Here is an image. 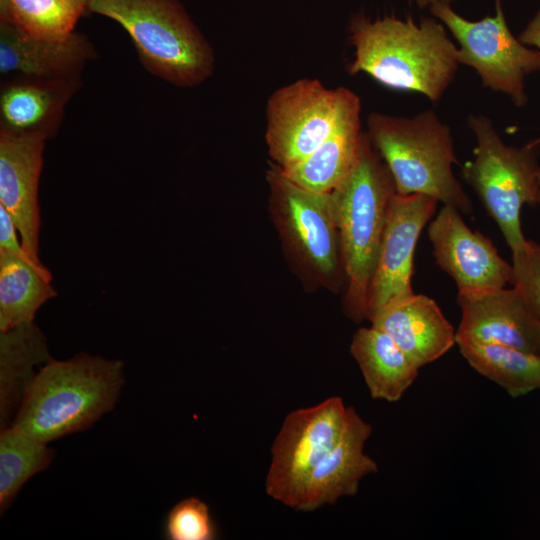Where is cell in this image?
Returning a JSON list of instances; mask_svg holds the SVG:
<instances>
[{
    "label": "cell",
    "instance_id": "cell-10",
    "mask_svg": "<svg viewBox=\"0 0 540 540\" xmlns=\"http://www.w3.org/2000/svg\"><path fill=\"white\" fill-rule=\"evenodd\" d=\"M349 407L338 396L291 411L271 447L266 493L293 508L312 469L336 445L348 419Z\"/></svg>",
    "mask_w": 540,
    "mask_h": 540
},
{
    "label": "cell",
    "instance_id": "cell-30",
    "mask_svg": "<svg viewBox=\"0 0 540 540\" xmlns=\"http://www.w3.org/2000/svg\"><path fill=\"white\" fill-rule=\"evenodd\" d=\"M538 184H539V202H538V204H540V168H539V172H538Z\"/></svg>",
    "mask_w": 540,
    "mask_h": 540
},
{
    "label": "cell",
    "instance_id": "cell-31",
    "mask_svg": "<svg viewBox=\"0 0 540 540\" xmlns=\"http://www.w3.org/2000/svg\"><path fill=\"white\" fill-rule=\"evenodd\" d=\"M83 1H84V2L86 3V5H87V3H88V0H83Z\"/></svg>",
    "mask_w": 540,
    "mask_h": 540
},
{
    "label": "cell",
    "instance_id": "cell-13",
    "mask_svg": "<svg viewBox=\"0 0 540 540\" xmlns=\"http://www.w3.org/2000/svg\"><path fill=\"white\" fill-rule=\"evenodd\" d=\"M47 138L0 130V205L14 221L22 246L37 264L40 210L38 186Z\"/></svg>",
    "mask_w": 540,
    "mask_h": 540
},
{
    "label": "cell",
    "instance_id": "cell-28",
    "mask_svg": "<svg viewBox=\"0 0 540 540\" xmlns=\"http://www.w3.org/2000/svg\"><path fill=\"white\" fill-rule=\"evenodd\" d=\"M518 39L523 44L535 46L540 51V10L529 21Z\"/></svg>",
    "mask_w": 540,
    "mask_h": 540
},
{
    "label": "cell",
    "instance_id": "cell-26",
    "mask_svg": "<svg viewBox=\"0 0 540 540\" xmlns=\"http://www.w3.org/2000/svg\"><path fill=\"white\" fill-rule=\"evenodd\" d=\"M164 535L169 540H213L216 526L208 505L192 496L176 503L168 512Z\"/></svg>",
    "mask_w": 540,
    "mask_h": 540
},
{
    "label": "cell",
    "instance_id": "cell-21",
    "mask_svg": "<svg viewBox=\"0 0 540 540\" xmlns=\"http://www.w3.org/2000/svg\"><path fill=\"white\" fill-rule=\"evenodd\" d=\"M44 334L33 322L0 331V424H11L35 368L50 360Z\"/></svg>",
    "mask_w": 540,
    "mask_h": 540
},
{
    "label": "cell",
    "instance_id": "cell-4",
    "mask_svg": "<svg viewBox=\"0 0 540 540\" xmlns=\"http://www.w3.org/2000/svg\"><path fill=\"white\" fill-rule=\"evenodd\" d=\"M367 128L398 194L427 195L462 214L472 213V202L452 170L458 160L451 129L433 110L412 117L372 112Z\"/></svg>",
    "mask_w": 540,
    "mask_h": 540
},
{
    "label": "cell",
    "instance_id": "cell-3",
    "mask_svg": "<svg viewBox=\"0 0 540 540\" xmlns=\"http://www.w3.org/2000/svg\"><path fill=\"white\" fill-rule=\"evenodd\" d=\"M347 281L345 314L355 322L367 315V294L386 224L397 193L393 176L367 133L348 177L332 192Z\"/></svg>",
    "mask_w": 540,
    "mask_h": 540
},
{
    "label": "cell",
    "instance_id": "cell-12",
    "mask_svg": "<svg viewBox=\"0 0 540 540\" xmlns=\"http://www.w3.org/2000/svg\"><path fill=\"white\" fill-rule=\"evenodd\" d=\"M437 203L423 194L396 193L391 199L368 289L366 319L375 311L414 294L411 277L416 244Z\"/></svg>",
    "mask_w": 540,
    "mask_h": 540
},
{
    "label": "cell",
    "instance_id": "cell-6",
    "mask_svg": "<svg viewBox=\"0 0 540 540\" xmlns=\"http://www.w3.org/2000/svg\"><path fill=\"white\" fill-rule=\"evenodd\" d=\"M269 210L292 269L308 290L337 292L345 278L331 192L305 189L271 162Z\"/></svg>",
    "mask_w": 540,
    "mask_h": 540
},
{
    "label": "cell",
    "instance_id": "cell-16",
    "mask_svg": "<svg viewBox=\"0 0 540 540\" xmlns=\"http://www.w3.org/2000/svg\"><path fill=\"white\" fill-rule=\"evenodd\" d=\"M97 53L89 38L73 32L64 39L31 36L0 20V73L48 79H77Z\"/></svg>",
    "mask_w": 540,
    "mask_h": 540
},
{
    "label": "cell",
    "instance_id": "cell-18",
    "mask_svg": "<svg viewBox=\"0 0 540 540\" xmlns=\"http://www.w3.org/2000/svg\"><path fill=\"white\" fill-rule=\"evenodd\" d=\"M371 325L389 335L421 368L456 344V331L437 303L424 294L393 302L372 313Z\"/></svg>",
    "mask_w": 540,
    "mask_h": 540
},
{
    "label": "cell",
    "instance_id": "cell-2",
    "mask_svg": "<svg viewBox=\"0 0 540 540\" xmlns=\"http://www.w3.org/2000/svg\"><path fill=\"white\" fill-rule=\"evenodd\" d=\"M124 382L120 360L84 352L51 358L38 369L10 425L45 443L84 431L115 407Z\"/></svg>",
    "mask_w": 540,
    "mask_h": 540
},
{
    "label": "cell",
    "instance_id": "cell-24",
    "mask_svg": "<svg viewBox=\"0 0 540 540\" xmlns=\"http://www.w3.org/2000/svg\"><path fill=\"white\" fill-rule=\"evenodd\" d=\"M12 425L0 432V512L13 503L23 485L35 474L45 470L55 452Z\"/></svg>",
    "mask_w": 540,
    "mask_h": 540
},
{
    "label": "cell",
    "instance_id": "cell-14",
    "mask_svg": "<svg viewBox=\"0 0 540 540\" xmlns=\"http://www.w3.org/2000/svg\"><path fill=\"white\" fill-rule=\"evenodd\" d=\"M371 433V425L350 406L340 439L308 474L292 509L312 512L342 497L355 496L362 478L378 471L376 461L364 453Z\"/></svg>",
    "mask_w": 540,
    "mask_h": 540
},
{
    "label": "cell",
    "instance_id": "cell-1",
    "mask_svg": "<svg viewBox=\"0 0 540 540\" xmlns=\"http://www.w3.org/2000/svg\"><path fill=\"white\" fill-rule=\"evenodd\" d=\"M348 33L354 48L347 66L350 75L364 73L386 88L419 93L432 102L441 100L455 78L457 46L435 17L416 22L411 17L356 14Z\"/></svg>",
    "mask_w": 540,
    "mask_h": 540
},
{
    "label": "cell",
    "instance_id": "cell-29",
    "mask_svg": "<svg viewBox=\"0 0 540 540\" xmlns=\"http://www.w3.org/2000/svg\"><path fill=\"white\" fill-rule=\"evenodd\" d=\"M410 1L415 3L420 8H424V7H430L436 2H444V3L451 4L453 0H410Z\"/></svg>",
    "mask_w": 540,
    "mask_h": 540
},
{
    "label": "cell",
    "instance_id": "cell-5",
    "mask_svg": "<svg viewBox=\"0 0 540 540\" xmlns=\"http://www.w3.org/2000/svg\"><path fill=\"white\" fill-rule=\"evenodd\" d=\"M87 11L121 25L153 75L178 87L212 76L213 48L179 0H88Z\"/></svg>",
    "mask_w": 540,
    "mask_h": 540
},
{
    "label": "cell",
    "instance_id": "cell-23",
    "mask_svg": "<svg viewBox=\"0 0 540 540\" xmlns=\"http://www.w3.org/2000/svg\"><path fill=\"white\" fill-rule=\"evenodd\" d=\"M461 355L484 377L510 396L520 397L540 389V355L510 346L457 340Z\"/></svg>",
    "mask_w": 540,
    "mask_h": 540
},
{
    "label": "cell",
    "instance_id": "cell-7",
    "mask_svg": "<svg viewBox=\"0 0 540 540\" xmlns=\"http://www.w3.org/2000/svg\"><path fill=\"white\" fill-rule=\"evenodd\" d=\"M468 126L476 147L474 158L463 164L462 175L514 251L527 241L521 227L522 207L539 202L538 148L535 143L505 144L484 115H470Z\"/></svg>",
    "mask_w": 540,
    "mask_h": 540
},
{
    "label": "cell",
    "instance_id": "cell-19",
    "mask_svg": "<svg viewBox=\"0 0 540 540\" xmlns=\"http://www.w3.org/2000/svg\"><path fill=\"white\" fill-rule=\"evenodd\" d=\"M361 101L348 90L338 121L328 137L305 159L282 173L297 185L315 192H332L350 174L360 152Z\"/></svg>",
    "mask_w": 540,
    "mask_h": 540
},
{
    "label": "cell",
    "instance_id": "cell-15",
    "mask_svg": "<svg viewBox=\"0 0 540 540\" xmlns=\"http://www.w3.org/2000/svg\"><path fill=\"white\" fill-rule=\"evenodd\" d=\"M457 301L461 320L456 341L496 343L540 355V318L516 288L457 296Z\"/></svg>",
    "mask_w": 540,
    "mask_h": 540
},
{
    "label": "cell",
    "instance_id": "cell-25",
    "mask_svg": "<svg viewBox=\"0 0 540 540\" xmlns=\"http://www.w3.org/2000/svg\"><path fill=\"white\" fill-rule=\"evenodd\" d=\"M87 11L83 0H0V20L44 39H64Z\"/></svg>",
    "mask_w": 540,
    "mask_h": 540
},
{
    "label": "cell",
    "instance_id": "cell-9",
    "mask_svg": "<svg viewBox=\"0 0 540 540\" xmlns=\"http://www.w3.org/2000/svg\"><path fill=\"white\" fill-rule=\"evenodd\" d=\"M348 88L300 78L275 90L266 103L265 142L272 163L285 170L310 155L334 129Z\"/></svg>",
    "mask_w": 540,
    "mask_h": 540
},
{
    "label": "cell",
    "instance_id": "cell-22",
    "mask_svg": "<svg viewBox=\"0 0 540 540\" xmlns=\"http://www.w3.org/2000/svg\"><path fill=\"white\" fill-rule=\"evenodd\" d=\"M43 264L0 251V331L33 322L39 308L57 295Z\"/></svg>",
    "mask_w": 540,
    "mask_h": 540
},
{
    "label": "cell",
    "instance_id": "cell-17",
    "mask_svg": "<svg viewBox=\"0 0 540 540\" xmlns=\"http://www.w3.org/2000/svg\"><path fill=\"white\" fill-rule=\"evenodd\" d=\"M0 88V130L38 134L47 139L60 126L69 100L81 78L48 79L23 75L3 77Z\"/></svg>",
    "mask_w": 540,
    "mask_h": 540
},
{
    "label": "cell",
    "instance_id": "cell-11",
    "mask_svg": "<svg viewBox=\"0 0 540 540\" xmlns=\"http://www.w3.org/2000/svg\"><path fill=\"white\" fill-rule=\"evenodd\" d=\"M461 214L443 205L430 222L428 237L436 263L455 281L458 296L505 288L512 282V264L499 255L488 237L471 230Z\"/></svg>",
    "mask_w": 540,
    "mask_h": 540
},
{
    "label": "cell",
    "instance_id": "cell-8",
    "mask_svg": "<svg viewBox=\"0 0 540 540\" xmlns=\"http://www.w3.org/2000/svg\"><path fill=\"white\" fill-rule=\"evenodd\" d=\"M429 9L458 43L459 64L473 68L484 87L506 94L516 106L527 103L524 79L540 71V51L512 34L501 0H496L494 16L478 21L462 17L449 3L436 2Z\"/></svg>",
    "mask_w": 540,
    "mask_h": 540
},
{
    "label": "cell",
    "instance_id": "cell-27",
    "mask_svg": "<svg viewBox=\"0 0 540 540\" xmlns=\"http://www.w3.org/2000/svg\"><path fill=\"white\" fill-rule=\"evenodd\" d=\"M512 282L532 312L540 318V245L527 240L512 251Z\"/></svg>",
    "mask_w": 540,
    "mask_h": 540
},
{
    "label": "cell",
    "instance_id": "cell-20",
    "mask_svg": "<svg viewBox=\"0 0 540 540\" xmlns=\"http://www.w3.org/2000/svg\"><path fill=\"white\" fill-rule=\"evenodd\" d=\"M350 353L375 400L399 401L419 373L420 367L393 339L372 325L354 333Z\"/></svg>",
    "mask_w": 540,
    "mask_h": 540
}]
</instances>
